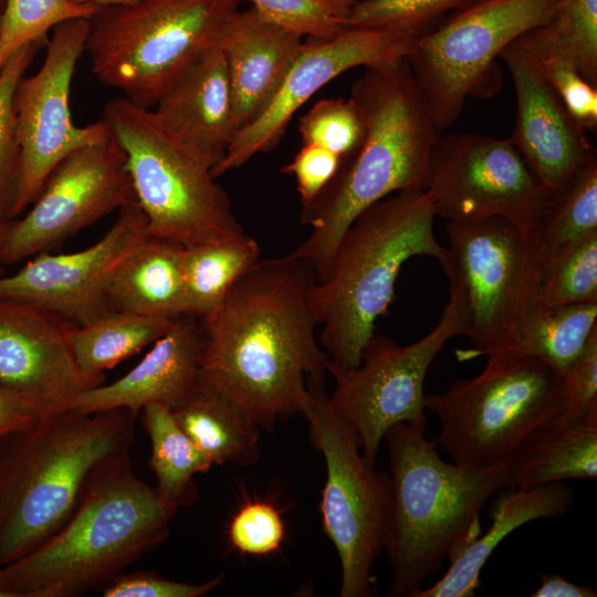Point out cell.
Listing matches in <instances>:
<instances>
[{
  "instance_id": "6da1fadb",
  "label": "cell",
  "mask_w": 597,
  "mask_h": 597,
  "mask_svg": "<svg viewBox=\"0 0 597 597\" xmlns=\"http://www.w3.org/2000/svg\"><path fill=\"white\" fill-rule=\"evenodd\" d=\"M316 276L293 255L259 260L223 302L200 321L199 379L222 392L260 427L302 413L308 381L328 359L308 302Z\"/></svg>"
},
{
  "instance_id": "7a4b0ae2",
  "label": "cell",
  "mask_w": 597,
  "mask_h": 597,
  "mask_svg": "<svg viewBox=\"0 0 597 597\" xmlns=\"http://www.w3.org/2000/svg\"><path fill=\"white\" fill-rule=\"evenodd\" d=\"M365 134L356 153L305 208L308 237L290 254L321 277L336 245L366 208L402 190H426L431 148L439 135L406 57L365 66L349 96Z\"/></svg>"
},
{
  "instance_id": "3957f363",
  "label": "cell",
  "mask_w": 597,
  "mask_h": 597,
  "mask_svg": "<svg viewBox=\"0 0 597 597\" xmlns=\"http://www.w3.org/2000/svg\"><path fill=\"white\" fill-rule=\"evenodd\" d=\"M177 510L134 473L129 454L112 460L53 535L0 567V597H76L109 583L167 537Z\"/></svg>"
},
{
  "instance_id": "277c9868",
  "label": "cell",
  "mask_w": 597,
  "mask_h": 597,
  "mask_svg": "<svg viewBox=\"0 0 597 597\" xmlns=\"http://www.w3.org/2000/svg\"><path fill=\"white\" fill-rule=\"evenodd\" d=\"M134 420L121 408L64 409L0 438V567L53 535L92 475L129 454Z\"/></svg>"
},
{
  "instance_id": "5b68a950",
  "label": "cell",
  "mask_w": 597,
  "mask_h": 597,
  "mask_svg": "<svg viewBox=\"0 0 597 597\" xmlns=\"http://www.w3.org/2000/svg\"><path fill=\"white\" fill-rule=\"evenodd\" d=\"M391 503L384 551L392 580L388 595L412 597L442 563L481 534L486 502L512 488V461L468 469L441 459L437 442L407 423L385 434Z\"/></svg>"
},
{
  "instance_id": "8992f818",
  "label": "cell",
  "mask_w": 597,
  "mask_h": 597,
  "mask_svg": "<svg viewBox=\"0 0 597 597\" xmlns=\"http://www.w3.org/2000/svg\"><path fill=\"white\" fill-rule=\"evenodd\" d=\"M434 218L427 190H402L366 208L343 233L326 271L308 290L318 342L329 360L359 365L410 258H446L448 248L434 237Z\"/></svg>"
},
{
  "instance_id": "52a82bcc",
  "label": "cell",
  "mask_w": 597,
  "mask_h": 597,
  "mask_svg": "<svg viewBox=\"0 0 597 597\" xmlns=\"http://www.w3.org/2000/svg\"><path fill=\"white\" fill-rule=\"evenodd\" d=\"M241 0H137L98 7L85 51L97 81L150 109L203 54Z\"/></svg>"
},
{
  "instance_id": "ba28073f",
  "label": "cell",
  "mask_w": 597,
  "mask_h": 597,
  "mask_svg": "<svg viewBox=\"0 0 597 597\" xmlns=\"http://www.w3.org/2000/svg\"><path fill=\"white\" fill-rule=\"evenodd\" d=\"M480 375L425 396L440 422L437 444L453 463L485 469L510 462L557 415L563 378L543 362L486 355Z\"/></svg>"
},
{
  "instance_id": "9c48e42d",
  "label": "cell",
  "mask_w": 597,
  "mask_h": 597,
  "mask_svg": "<svg viewBox=\"0 0 597 597\" xmlns=\"http://www.w3.org/2000/svg\"><path fill=\"white\" fill-rule=\"evenodd\" d=\"M104 119L123 147L147 234L182 248L245 233L211 168L180 146L153 112L119 96Z\"/></svg>"
},
{
  "instance_id": "30bf717a",
  "label": "cell",
  "mask_w": 597,
  "mask_h": 597,
  "mask_svg": "<svg viewBox=\"0 0 597 597\" xmlns=\"http://www.w3.org/2000/svg\"><path fill=\"white\" fill-rule=\"evenodd\" d=\"M449 301L439 322L419 341L401 346L374 334L356 367H343L327 359L325 368L335 380L328 406L356 432L363 455L376 458L386 432L398 423L426 430L425 381L428 369L444 344L467 327L465 294L449 266Z\"/></svg>"
},
{
  "instance_id": "8fae6325",
  "label": "cell",
  "mask_w": 597,
  "mask_h": 597,
  "mask_svg": "<svg viewBox=\"0 0 597 597\" xmlns=\"http://www.w3.org/2000/svg\"><path fill=\"white\" fill-rule=\"evenodd\" d=\"M318 383H308L302 413L326 464L323 527L341 562L339 596L368 597L374 593L373 568L387 537L391 480L363 455L356 432L328 406Z\"/></svg>"
},
{
  "instance_id": "7c38bea8",
  "label": "cell",
  "mask_w": 597,
  "mask_h": 597,
  "mask_svg": "<svg viewBox=\"0 0 597 597\" xmlns=\"http://www.w3.org/2000/svg\"><path fill=\"white\" fill-rule=\"evenodd\" d=\"M449 266L465 294L472 346L455 350L459 362L502 348L538 303L545 265L531 231L503 218L448 222Z\"/></svg>"
},
{
  "instance_id": "4fadbf2b",
  "label": "cell",
  "mask_w": 597,
  "mask_h": 597,
  "mask_svg": "<svg viewBox=\"0 0 597 597\" xmlns=\"http://www.w3.org/2000/svg\"><path fill=\"white\" fill-rule=\"evenodd\" d=\"M558 0H480L420 34L406 60L439 133L460 116L495 57L552 15Z\"/></svg>"
},
{
  "instance_id": "5bb4252c",
  "label": "cell",
  "mask_w": 597,
  "mask_h": 597,
  "mask_svg": "<svg viewBox=\"0 0 597 597\" xmlns=\"http://www.w3.org/2000/svg\"><path fill=\"white\" fill-rule=\"evenodd\" d=\"M426 190L448 222L503 218L531 232L551 201L510 138L475 132L439 133Z\"/></svg>"
},
{
  "instance_id": "9a60e30c",
  "label": "cell",
  "mask_w": 597,
  "mask_h": 597,
  "mask_svg": "<svg viewBox=\"0 0 597 597\" xmlns=\"http://www.w3.org/2000/svg\"><path fill=\"white\" fill-rule=\"evenodd\" d=\"M134 203L126 154L111 130L55 166L33 203L13 220L2 263L49 252L108 213Z\"/></svg>"
},
{
  "instance_id": "2e32d148",
  "label": "cell",
  "mask_w": 597,
  "mask_h": 597,
  "mask_svg": "<svg viewBox=\"0 0 597 597\" xmlns=\"http://www.w3.org/2000/svg\"><path fill=\"white\" fill-rule=\"evenodd\" d=\"M90 27L88 19H73L56 25L48 40L41 67L31 76L24 75L17 85L13 111L22 168L13 219L33 203L46 178L64 157L111 133L104 119L76 126L71 115L72 80L85 51Z\"/></svg>"
},
{
  "instance_id": "e0dca14e",
  "label": "cell",
  "mask_w": 597,
  "mask_h": 597,
  "mask_svg": "<svg viewBox=\"0 0 597 597\" xmlns=\"http://www.w3.org/2000/svg\"><path fill=\"white\" fill-rule=\"evenodd\" d=\"M426 32L404 28H348L326 39H306L280 88L265 109L241 128L211 172L219 176L240 168L260 153L272 150L296 113L332 80L356 66L404 59Z\"/></svg>"
},
{
  "instance_id": "ac0fdd59",
  "label": "cell",
  "mask_w": 597,
  "mask_h": 597,
  "mask_svg": "<svg viewBox=\"0 0 597 597\" xmlns=\"http://www.w3.org/2000/svg\"><path fill=\"white\" fill-rule=\"evenodd\" d=\"M147 235V221L137 203L118 217L94 244L72 253H39L20 270L0 275V297L25 302L73 325H83L114 311L107 283L122 259Z\"/></svg>"
},
{
  "instance_id": "d6986e66",
  "label": "cell",
  "mask_w": 597,
  "mask_h": 597,
  "mask_svg": "<svg viewBox=\"0 0 597 597\" xmlns=\"http://www.w3.org/2000/svg\"><path fill=\"white\" fill-rule=\"evenodd\" d=\"M72 326L43 308L0 297V386L59 411L104 384L78 367L70 344Z\"/></svg>"
},
{
  "instance_id": "ffe728a7",
  "label": "cell",
  "mask_w": 597,
  "mask_h": 597,
  "mask_svg": "<svg viewBox=\"0 0 597 597\" xmlns=\"http://www.w3.org/2000/svg\"><path fill=\"white\" fill-rule=\"evenodd\" d=\"M501 57L516 96V122L510 137L537 181L555 193L591 158L594 147L546 78L540 62L516 41Z\"/></svg>"
},
{
  "instance_id": "44dd1931",
  "label": "cell",
  "mask_w": 597,
  "mask_h": 597,
  "mask_svg": "<svg viewBox=\"0 0 597 597\" xmlns=\"http://www.w3.org/2000/svg\"><path fill=\"white\" fill-rule=\"evenodd\" d=\"M154 107L164 130L211 170L240 130L226 60L216 45Z\"/></svg>"
},
{
  "instance_id": "7402d4cb",
  "label": "cell",
  "mask_w": 597,
  "mask_h": 597,
  "mask_svg": "<svg viewBox=\"0 0 597 597\" xmlns=\"http://www.w3.org/2000/svg\"><path fill=\"white\" fill-rule=\"evenodd\" d=\"M202 347L200 321L182 315L136 366L111 384L81 392L66 409L96 412L121 408L134 418L149 404L171 409L197 383Z\"/></svg>"
},
{
  "instance_id": "603a6c76",
  "label": "cell",
  "mask_w": 597,
  "mask_h": 597,
  "mask_svg": "<svg viewBox=\"0 0 597 597\" xmlns=\"http://www.w3.org/2000/svg\"><path fill=\"white\" fill-rule=\"evenodd\" d=\"M304 39L255 8L237 10L224 22L216 46L226 60L240 129L269 105L300 53Z\"/></svg>"
},
{
  "instance_id": "cb8c5ba5",
  "label": "cell",
  "mask_w": 597,
  "mask_h": 597,
  "mask_svg": "<svg viewBox=\"0 0 597 597\" xmlns=\"http://www.w3.org/2000/svg\"><path fill=\"white\" fill-rule=\"evenodd\" d=\"M574 499V490L563 481L526 489L506 488L493 502L490 512L492 523L488 531L449 561V567L440 579L427 588L421 587L412 597L474 596L481 570L503 538L534 520L565 515Z\"/></svg>"
},
{
  "instance_id": "d4e9b609",
  "label": "cell",
  "mask_w": 597,
  "mask_h": 597,
  "mask_svg": "<svg viewBox=\"0 0 597 597\" xmlns=\"http://www.w3.org/2000/svg\"><path fill=\"white\" fill-rule=\"evenodd\" d=\"M106 292L114 311L182 316L184 248L147 234L117 264Z\"/></svg>"
},
{
  "instance_id": "484cf974",
  "label": "cell",
  "mask_w": 597,
  "mask_h": 597,
  "mask_svg": "<svg viewBox=\"0 0 597 597\" xmlns=\"http://www.w3.org/2000/svg\"><path fill=\"white\" fill-rule=\"evenodd\" d=\"M189 439L213 464L251 465L260 458V426L237 404L201 381L170 409Z\"/></svg>"
},
{
  "instance_id": "4316f807",
  "label": "cell",
  "mask_w": 597,
  "mask_h": 597,
  "mask_svg": "<svg viewBox=\"0 0 597 597\" xmlns=\"http://www.w3.org/2000/svg\"><path fill=\"white\" fill-rule=\"evenodd\" d=\"M596 332L597 302L537 303L511 339L492 353L536 358L563 378Z\"/></svg>"
},
{
  "instance_id": "83f0119b",
  "label": "cell",
  "mask_w": 597,
  "mask_h": 597,
  "mask_svg": "<svg viewBox=\"0 0 597 597\" xmlns=\"http://www.w3.org/2000/svg\"><path fill=\"white\" fill-rule=\"evenodd\" d=\"M597 476V421L545 426L512 460V483L526 489Z\"/></svg>"
},
{
  "instance_id": "f1b7e54d",
  "label": "cell",
  "mask_w": 597,
  "mask_h": 597,
  "mask_svg": "<svg viewBox=\"0 0 597 597\" xmlns=\"http://www.w3.org/2000/svg\"><path fill=\"white\" fill-rule=\"evenodd\" d=\"M259 260L260 247L247 233L184 248V315L211 314Z\"/></svg>"
},
{
  "instance_id": "f546056e",
  "label": "cell",
  "mask_w": 597,
  "mask_h": 597,
  "mask_svg": "<svg viewBox=\"0 0 597 597\" xmlns=\"http://www.w3.org/2000/svg\"><path fill=\"white\" fill-rule=\"evenodd\" d=\"M176 320L112 311L83 325H73L71 348L83 373L105 379V370L154 344Z\"/></svg>"
},
{
  "instance_id": "4dcf8cb0",
  "label": "cell",
  "mask_w": 597,
  "mask_h": 597,
  "mask_svg": "<svg viewBox=\"0 0 597 597\" xmlns=\"http://www.w3.org/2000/svg\"><path fill=\"white\" fill-rule=\"evenodd\" d=\"M142 422L150 439V468L155 488L166 502L180 507L197 498L193 476L207 472L211 459L181 430L168 407L149 404L142 411Z\"/></svg>"
},
{
  "instance_id": "1f68e13d",
  "label": "cell",
  "mask_w": 597,
  "mask_h": 597,
  "mask_svg": "<svg viewBox=\"0 0 597 597\" xmlns=\"http://www.w3.org/2000/svg\"><path fill=\"white\" fill-rule=\"evenodd\" d=\"M515 41L538 60L566 61L597 86V0H558L547 21Z\"/></svg>"
},
{
  "instance_id": "d6a6232c",
  "label": "cell",
  "mask_w": 597,
  "mask_h": 597,
  "mask_svg": "<svg viewBox=\"0 0 597 597\" xmlns=\"http://www.w3.org/2000/svg\"><path fill=\"white\" fill-rule=\"evenodd\" d=\"M594 231H597L596 157L551 195L549 205L532 233L546 269L561 250Z\"/></svg>"
},
{
  "instance_id": "836d02e7",
  "label": "cell",
  "mask_w": 597,
  "mask_h": 597,
  "mask_svg": "<svg viewBox=\"0 0 597 597\" xmlns=\"http://www.w3.org/2000/svg\"><path fill=\"white\" fill-rule=\"evenodd\" d=\"M48 40L20 48L0 71V222L13 219L19 191L22 157L18 139L13 96L19 81Z\"/></svg>"
},
{
  "instance_id": "e575fe53",
  "label": "cell",
  "mask_w": 597,
  "mask_h": 597,
  "mask_svg": "<svg viewBox=\"0 0 597 597\" xmlns=\"http://www.w3.org/2000/svg\"><path fill=\"white\" fill-rule=\"evenodd\" d=\"M97 9L71 0H6L0 19V71L23 45L48 40V32L62 22L91 20Z\"/></svg>"
},
{
  "instance_id": "d590c367",
  "label": "cell",
  "mask_w": 597,
  "mask_h": 597,
  "mask_svg": "<svg viewBox=\"0 0 597 597\" xmlns=\"http://www.w3.org/2000/svg\"><path fill=\"white\" fill-rule=\"evenodd\" d=\"M597 302V231L561 250L547 264L538 303Z\"/></svg>"
},
{
  "instance_id": "8d00e7d4",
  "label": "cell",
  "mask_w": 597,
  "mask_h": 597,
  "mask_svg": "<svg viewBox=\"0 0 597 597\" xmlns=\"http://www.w3.org/2000/svg\"><path fill=\"white\" fill-rule=\"evenodd\" d=\"M303 145L324 147L343 160L350 158L365 134L363 115L349 98H324L315 103L298 122Z\"/></svg>"
},
{
  "instance_id": "74e56055",
  "label": "cell",
  "mask_w": 597,
  "mask_h": 597,
  "mask_svg": "<svg viewBox=\"0 0 597 597\" xmlns=\"http://www.w3.org/2000/svg\"><path fill=\"white\" fill-rule=\"evenodd\" d=\"M264 18L303 39L326 40L348 29L357 0H249Z\"/></svg>"
},
{
  "instance_id": "f35d334b",
  "label": "cell",
  "mask_w": 597,
  "mask_h": 597,
  "mask_svg": "<svg viewBox=\"0 0 597 597\" xmlns=\"http://www.w3.org/2000/svg\"><path fill=\"white\" fill-rule=\"evenodd\" d=\"M478 0H357L348 28H404L427 31L448 11L460 10Z\"/></svg>"
},
{
  "instance_id": "ab89813d",
  "label": "cell",
  "mask_w": 597,
  "mask_h": 597,
  "mask_svg": "<svg viewBox=\"0 0 597 597\" xmlns=\"http://www.w3.org/2000/svg\"><path fill=\"white\" fill-rule=\"evenodd\" d=\"M597 421V332L563 377L562 402L547 426L564 428Z\"/></svg>"
},
{
  "instance_id": "60d3db41",
  "label": "cell",
  "mask_w": 597,
  "mask_h": 597,
  "mask_svg": "<svg viewBox=\"0 0 597 597\" xmlns=\"http://www.w3.org/2000/svg\"><path fill=\"white\" fill-rule=\"evenodd\" d=\"M284 534L281 513L265 501L244 503L228 526V541L231 547L251 556L274 553L282 545Z\"/></svg>"
},
{
  "instance_id": "b9f144b4",
  "label": "cell",
  "mask_w": 597,
  "mask_h": 597,
  "mask_svg": "<svg viewBox=\"0 0 597 597\" xmlns=\"http://www.w3.org/2000/svg\"><path fill=\"white\" fill-rule=\"evenodd\" d=\"M538 60V59H537ZM544 75L576 123L586 132L597 129V88L569 63L558 57L538 60Z\"/></svg>"
},
{
  "instance_id": "7bdbcfd3",
  "label": "cell",
  "mask_w": 597,
  "mask_h": 597,
  "mask_svg": "<svg viewBox=\"0 0 597 597\" xmlns=\"http://www.w3.org/2000/svg\"><path fill=\"white\" fill-rule=\"evenodd\" d=\"M223 575L201 584L171 580L151 572H135L114 577L103 597H201L221 584Z\"/></svg>"
},
{
  "instance_id": "ee69618b",
  "label": "cell",
  "mask_w": 597,
  "mask_h": 597,
  "mask_svg": "<svg viewBox=\"0 0 597 597\" xmlns=\"http://www.w3.org/2000/svg\"><path fill=\"white\" fill-rule=\"evenodd\" d=\"M342 164V158L333 151L306 144L281 171L294 177L302 208H305L332 180Z\"/></svg>"
},
{
  "instance_id": "f6af8a7d",
  "label": "cell",
  "mask_w": 597,
  "mask_h": 597,
  "mask_svg": "<svg viewBox=\"0 0 597 597\" xmlns=\"http://www.w3.org/2000/svg\"><path fill=\"white\" fill-rule=\"evenodd\" d=\"M50 412L28 395L0 386V438L34 425Z\"/></svg>"
},
{
  "instance_id": "bcb514c9",
  "label": "cell",
  "mask_w": 597,
  "mask_h": 597,
  "mask_svg": "<svg viewBox=\"0 0 597 597\" xmlns=\"http://www.w3.org/2000/svg\"><path fill=\"white\" fill-rule=\"evenodd\" d=\"M532 597H596L597 591L588 586L569 582L558 574H543L540 586Z\"/></svg>"
},
{
  "instance_id": "7dc6e473",
  "label": "cell",
  "mask_w": 597,
  "mask_h": 597,
  "mask_svg": "<svg viewBox=\"0 0 597 597\" xmlns=\"http://www.w3.org/2000/svg\"><path fill=\"white\" fill-rule=\"evenodd\" d=\"M76 3L83 4H94L97 7H112V6H122L135 2L137 0H71Z\"/></svg>"
},
{
  "instance_id": "c3c4849f",
  "label": "cell",
  "mask_w": 597,
  "mask_h": 597,
  "mask_svg": "<svg viewBox=\"0 0 597 597\" xmlns=\"http://www.w3.org/2000/svg\"><path fill=\"white\" fill-rule=\"evenodd\" d=\"M13 220H8V221H4V222H0V275L2 274V269H3V263H2V260H1V253H2V249H3V245H4V242H6V239H7V235L9 233V230L13 223Z\"/></svg>"
},
{
  "instance_id": "681fc988",
  "label": "cell",
  "mask_w": 597,
  "mask_h": 597,
  "mask_svg": "<svg viewBox=\"0 0 597 597\" xmlns=\"http://www.w3.org/2000/svg\"><path fill=\"white\" fill-rule=\"evenodd\" d=\"M6 0H0V19L4 9Z\"/></svg>"
},
{
  "instance_id": "f907efd6",
  "label": "cell",
  "mask_w": 597,
  "mask_h": 597,
  "mask_svg": "<svg viewBox=\"0 0 597 597\" xmlns=\"http://www.w3.org/2000/svg\"><path fill=\"white\" fill-rule=\"evenodd\" d=\"M478 1H480V0H478Z\"/></svg>"
}]
</instances>
